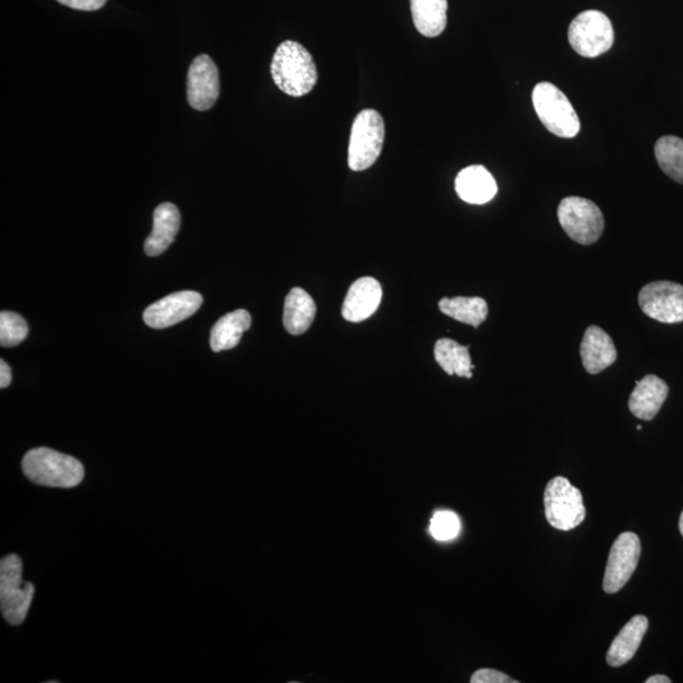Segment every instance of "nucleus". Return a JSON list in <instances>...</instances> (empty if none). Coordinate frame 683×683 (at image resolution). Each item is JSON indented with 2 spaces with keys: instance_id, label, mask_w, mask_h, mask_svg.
Masks as SVG:
<instances>
[{
  "instance_id": "nucleus-11",
  "label": "nucleus",
  "mask_w": 683,
  "mask_h": 683,
  "mask_svg": "<svg viewBox=\"0 0 683 683\" xmlns=\"http://www.w3.org/2000/svg\"><path fill=\"white\" fill-rule=\"evenodd\" d=\"M220 71L208 54H200L191 62L188 74V100L195 111L211 109L220 98Z\"/></svg>"
},
{
  "instance_id": "nucleus-2",
  "label": "nucleus",
  "mask_w": 683,
  "mask_h": 683,
  "mask_svg": "<svg viewBox=\"0 0 683 683\" xmlns=\"http://www.w3.org/2000/svg\"><path fill=\"white\" fill-rule=\"evenodd\" d=\"M22 469L27 479L48 488L72 489L84 480L83 464L72 455L40 448L26 453Z\"/></svg>"
},
{
  "instance_id": "nucleus-13",
  "label": "nucleus",
  "mask_w": 683,
  "mask_h": 683,
  "mask_svg": "<svg viewBox=\"0 0 683 683\" xmlns=\"http://www.w3.org/2000/svg\"><path fill=\"white\" fill-rule=\"evenodd\" d=\"M381 299L380 282L373 278H361L351 285L344 299L342 315L345 321L362 322L378 311Z\"/></svg>"
},
{
  "instance_id": "nucleus-22",
  "label": "nucleus",
  "mask_w": 683,
  "mask_h": 683,
  "mask_svg": "<svg viewBox=\"0 0 683 683\" xmlns=\"http://www.w3.org/2000/svg\"><path fill=\"white\" fill-rule=\"evenodd\" d=\"M469 350L470 345L442 339L434 345V358L448 375L471 379L475 366L472 364Z\"/></svg>"
},
{
  "instance_id": "nucleus-10",
  "label": "nucleus",
  "mask_w": 683,
  "mask_h": 683,
  "mask_svg": "<svg viewBox=\"0 0 683 683\" xmlns=\"http://www.w3.org/2000/svg\"><path fill=\"white\" fill-rule=\"evenodd\" d=\"M641 540L635 533L617 536L609 553L603 589L609 595L616 594L631 580L641 559Z\"/></svg>"
},
{
  "instance_id": "nucleus-29",
  "label": "nucleus",
  "mask_w": 683,
  "mask_h": 683,
  "mask_svg": "<svg viewBox=\"0 0 683 683\" xmlns=\"http://www.w3.org/2000/svg\"><path fill=\"white\" fill-rule=\"evenodd\" d=\"M12 382V370L8 366V363L2 360L0 361V388L6 389L11 385Z\"/></svg>"
},
{
  "instance_id": "nucleus-12",
  "label": "nucleus",
  "mask_w": 683,
  "mask_h": 683,
  "mask_svg": "<svg viewBox=\"0 0 683 683\" xmlns=\"http://www.w3.org/2000/svg\"><path fill=\"white\" fill-rule=\"evenodd\" d=\"M203 304L197 291H179L151 304L143 313V321L153 330H165L194 315Z\"/></svg>"
},
{
  "instance_id": "nucleus-21",
  "label": "nucleus",
  "mask_w": 683,
  "mask_h": 683,
  "mask_svg": "<svg viewBox=\"0 0 683 683\" xmlns=\"http://www.w3.org/2000/svg\"><path fill=\"white\" fill-rule=\"evenodd\" d=\"M251 315L244 309L225 314L212 328L211 348L213 352L232 350L240 343L245 331L250 330Z\"/></svg>"
},
{
  "instance_id": "nucleus-4",
  "label": "nucleus",
  "mask_w": 683,
  "mask_h": 683,
  "mask_svg": "<svg viewBox=\"0 0 683 683\" xmlns=\"http://www.w3.org/2000/svg\"><path fill=\"white\" fill-rule=\"evenodd\" d=\"M532 99L536 114L551 133L561 139H573L580 133L579 115L558 87L540 83L534 87Z\"/></svg>"
},
{
  "instance_id": "nucleus-19",
  "label": "nucleus",
  "mask_w": 683,
  "mask_h": 683,
  "mask_svg": "<svg viewBox=\"0 0 683 683\" xmlns=\"http://www.w3.org/2000/svg\"><path fill=\"white\" fill-rule=\"evenodd\" d=\"M317 305L311 295L303 289L294 288L285 299V330L293 335L304 334L314 322Z\"/></svg>"
},
{
  "instance_id": "nucleus-16",
  "label": "nucleus",
  "mask_w": 683,
  "mask_h": 683,
  "mask_svg": "<svg viewBox=\"0 0 683 683\" xmlns=\"http://www.w3.org/2000/svg\"><path fill=\"white\" fill-rule=\"evenodd\" d=\"M669 385L655 375H646L636 382L630 398V410L642 421H652L669 396Z\"/></svg>"
},
{
  "instance_id": "nucleus-3",
  "label": "nucleus",
  "mask_w": 683,
  "mask_h": 683,
  "mask_svg": "<svg viewBox=\"0 0 683 683\" xmlns=\"http://www.w3.org/2000/svg\"><path fill=\"white\" fill-rule=\"evenodd\" d=\"M23 563L17 554L0 561V607L7 623L21 625L32 604L34 586L24 582Z\"/></svg>"
},
{
  "instance_id": "nucleus-14",
  "label": "nucleus",
  "mask_w": 683,
  "mask_h": 683,
  "mask_svg": "<svg viewBox=\"0 0 683 683\" xmlns=\"http://www.w3.org/2000/svg\"><path fill=\"white\" fill-rule=\"evenodd\" d=\"M582 364L590 375H597L616 362L615 344L604 330L597 325L587 328L581 343Z\"/></svg>"
},
{
  "instance_id": "nucleus-28",
  "label": "nucleus",
  "mask_w": 683,
  "mask_h": 683,
  "mask_svg": "<svg viewBox=\"0 0 683 683\" xmlns=\"http://www.w3.org/2000/svg\"><path fill=\"white\" fill-rule=\"evenodd\" d=\"M62 6H67L72 9H78V11H98V9L102 8L107 0H58Z\"/></svg>"
},
{
  "instance_id": "nucleus-6",
  "label": "nucleus",
  "mask_w": 683,
  "mask_h": 683,
  "mask_svg": "<svg viewBox=\"0 0 683 683\" xmlns=\"http://www.w3.org/2000/svg\"><path fill=\"white\" fill-rule=\"evenodd\" d=\"M385 140V123L373 109H364L354 120L349 148V167L368 170L380 158Z\"/></svg>"
},
{
  "instance_id": "nucleus-15",
  "label": "nucleus",
  "mask_w": 683,
  "mask_h": 683,
  "mask_svg": "<svg viewBox=\"0 0 683 683\" xmlns=\"http://www.w3.org/2000/svg\"><path fill=\"white\" fill-rule=\"evenodd\" d=\"M181 217L177 205L162 203L153 213V228L144 242V252L150 258L160 257L172 242L180 230Z\"/></svg>"
},
{
  "instance_id": "nucleus-24",
  "label": "nucleus",
  "mask_w": 683,
  "mask_h": 683,
  "mask_svg": "<svg viewBox=\"0 0 683 683\" xmlns=\"http://www.w3.org/2000/svg\"><path fill=\"white\" fill-rule=\"evenodd\" d=\"M654 152L664 174L683 184V140L676 135L661 137Z\"/></svg>"
},
{
  "instance_id": "nucleus-25",
  "label": "nucleus",
  "mask_w": 683,
  "mask_h": 683,
  "mask_svg": "<svg viewBox=\"0 0 683 683\" xmlns=\"http://www.w3.org/2000/svg\"><path fill=\"white\" fill-rule=\"evenodd\" d=\"M29 335V325L24 319L13 312L0 313V344L3 348H14Z\"/></svg>"
},
{
  "instance_id": "nucleus-7",
  "label": "nucleus",
  "mask_w": 683,
  "mask_h": 683,
  "mask_svg": "<svg viewBox=\"0 0 683 683\" xmlns=\"http://www.w3.org/2000/svg\"><path fill=\"white\" fill-rule=\"evenodd\" d=\"M559 221L571 240L590 245L604 232L603 212L591 200L580 197L564 198L559 205Z\"/></svg>"
},
{
  "instance_id": "nucleus-9",
  "label": "nucleus",
  "mask_w": 683,
  "mask_h": 683,
  "mask_svg": "<svg viewBox=\"0 0 683 683\" xmlns=\"http://www.w3.org/2000/svg\"><path fill=\"white\" fill-rule=\"evenodd\" d=\"M637 302L646 317L661 323L683 322V287L671 281H653L640 291Z\"/></svg>"
},
{
  "instance_id": "nucleus-20",
  "label": "nucleus",
  "mask_w": 683,
  "mask_h": 683,
  "mask_svg": "<svg viewBox=\"0 0 683 683\" xmlns=\"http://www.w3.org/2000/svg\"><path fill=\"white\" fill-rule=\"evenodd\" d=\"M415 29L425 38H436L448 26V0H410Z\"/></svg>"
},
{
  "instance_id": "nucleus-23",
  "label": "nucleus",
  "mask_w": 683,
  "mask_h": 683,
  "mask_svg": "<svg viewBox=\"0 0 683 683\" xmlns=\"http://www.w3.org/2000/svg\"><path fill=\"white\" fill-rule=\"evenodd\" d=\"M439 307L443 314L473 328H479L484 323L489 314L488 303L479 297L443 298Z\"/></svg>"
},
{
  "instance_id": "nucleus-18",
  "label": "nucleus",
  "mask_w": 683,
  "mask_h": 683,
  "mask_svg": "<svg viewBox=\"0 0 683 683\" xmlns=\"http://www.w3.org/2000/svg\"><path fill=\"white\" fill-rule=\"evenodd\" d=\"M649 619L644 615H635L624 625L606 654V662L610 667H622L634 659L646 631H649Z\"/></svg>"
},
{
  "instance_id": "nucleus-31",
  "label": "nucleus",
  "mask_w": 683,
  "mask_h": 683,
  "mask_svg": "<svg viewBox=\"0 0 683 683\" xmlns=\"http://www.w3.org/2000/svg\"><path fill=\"white\" fill-rule=\"evenodd\" d=\"M679 526H680V532H681V534L683 536V512H682L681 518H680Z\"/></svg>"
},
{
  "instance_id": "nucleus-1",
  "label": "nucleus",
  "mask_w": 683,
  "mask_h": 683,
  "mask_svg": "<svg viewBox=\"0 0 683 683\" xmlns=\"http://www.w3.org/2000/svg\"><path fill=\"white\" fill-rule=\"evenodd\" d=\"M277 87L290 97H304L314 89L318 70L311 52L295 41L282 42L271 63Z\"/></svg>"
},
{
  "instance_id": "nucleus-27",
  "label": "nucleus",
  "mask_w": 683,
  "mask_h": 683,
  "mask_svg": "<svg viewBox=\"0 0 683 683\" xmlns=\"http://www.w3.org/2000/svg\"><path fill=\"white\" fill-rule=\"evenodd\" d=\"M471 682L472 683H518L516 680L510 679L509 676L505 675V673L496 671V670H490V669H482L473 673L471 677Z\"/></svg>"
},
{
  "instance_id": "nucleus-26",
  "label": "nucleus",
  "mask_w": 683,
  "mask_h": 683,
  "mask_svg": "<svg viewBox=\"0 0 683 683\" xmlns=\"http://www.w3.org/2000/svg\"><path fill=\"white\" fill-rule=\"evenodd\" d=\"M461 523L452 512L436 513L431 522V534L439 541H451L460 534Z\"/></svg>"
},
{
  "instance_id": "nucleus-5",
  "label": "nucleus",
  "mask_w": 683,
  "mask_h": 683,
  "mask_svg": "<svg viewBox=\"0 0 683 683\" xmlns=\"http://www.w3.org/2000/svg\"><path fill=\"white\" fill-rule=\"evenodd\" d=\"M546 521L559 531L575 530L585 521L586 508L581 491L564 478H554L544 490Z\"/></svg>"
},
{
  "instance_id": "nucleus-8",
  "label": "nucleus",
  "mask_w": 683,
  "mask_h": 683,
  "mask_svg": "<svg viewBox=\"0 0 683 683\" xmlns=\"http://www.w3.org/2000/svg\"><path fill=\"white\" fill-rule=\"evenodd\" d=\"M569 41L580 57L597 58L612 49L613 23L603 12H582L570 24Z\"/></svg>"
},
{
  "instance_id": "nucleus-30",
  "label": "nucleus",
  "mask_w": 683,
  "mask_h": 683,
  "mask_svg": "<svg viewBox=\"0 0 683 683\" xmlns=\"http://www.w3.org/2000/svg\"><path fill=\"white\" fill-rule=\"evenodd\" d=\"M645 682L646 683H671L672 681L667 676L655 675V676H652L650 679H646Z\"/></svg>"
},
{
  "instance_id": "nucleus-17",
  "label": "nucleus",
  "mask_w": 683,
  "mask_h": 683,
  "mask_svg": "<svg viewBox=\"0 0 683 683\" xmlns=\"http://www.w3.org/2000/svg\"><path fill=\"white\" fill-rule=\"evenodd\" d=\"M459 197L469 204H486L498 193V184L489 170L481 165L463 169L454 182Z\"/></svg>"
}]
</instances>
